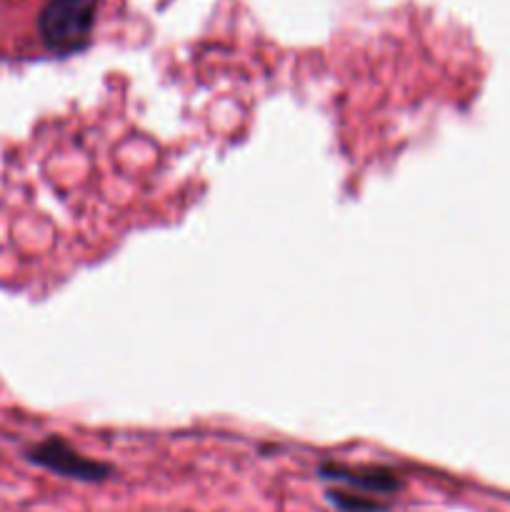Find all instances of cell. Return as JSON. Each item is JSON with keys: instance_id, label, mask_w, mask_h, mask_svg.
<instances>
[{"instance_id": "cell-1", "label": "cell", "mask_w": 510, "mask_h": 512, "mask_svg": "<svg viewBox=\"0 0 510 512\" xmlns=\"http://www.w3.org/2000/svg\"><path fill=\"white\" fill-rule=\"evenodd\" d=\"M95 25V0H50L38 20L40 35L53 53L85 48Z\"/></svg>"}, {"instance_id": "cell-2", "label": "cell", "mask_w": 510, "mask_h": 512, "mask_svg": "<svg viewBox=\"0 0 510 512\" xmlns=\"http://www.w3.org/2000/svg\"><path fill=\"white\" fill-rule=\"evenodd\" d=\"M30 460L43 465V468L55 470L60 475H68V478L85 480V483H95V480H103L110 475V470L105 465L83 458V455L70 450L65 443H60V440H48V443L38 445L30 453Z\"/></svg>"}, {"instance_id": "cell-3", "label": "cell", "mask_w": 510, "mask_h": 512, "mask_svg": "<svg viewBox=\"0 0 510 512\" xmlns=\"http://www.w3.org/2000/svg\"><path fill=\"white\" fill-rule=\"evenodd\" d=\"M323 478L345 483L350 488L375 490V493H390V490L398 488V480L385 470H345L338 465H330V468H323Z\"/></svg>"}, {"instance_id": "cell-4", "label": "cell", "mask_w": 510, "mask_h": 512, "mask_svg": "<svg viewBox=\"0 0 510 512\" xmlns=\"http://www.w3.org/2000/svg\"><path fill=\"white\" fill-rule=\"evenodd\" d=\"M330 500H333L338 508L348 510V512H378V503H373V500H365V498H355V495H348V493H330Z\"/></svg>"}]
</instances>
